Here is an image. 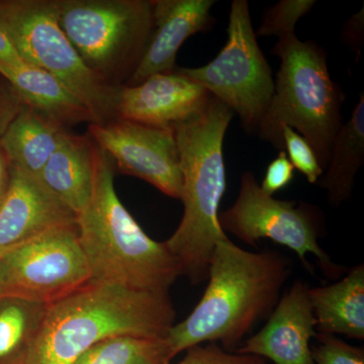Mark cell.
Returning <instances> with one entry per match:
<instances>
[{
	"mask_svg": "<svg viewBox=\"0 0 364 364\" xmlns=\"http://www.w3.org/2000/svg\"><path fill=\"white\" fill-rule=\"evenodd\" d=\"M176 318L168 293L90 282L48 305L26 364H73L92 345L116 335L162 338Z\"/></svg>",
	"mask_w": 364,
	"mask_h": 364,
	"instance_id": "2",
	"label": "cell"
},
{
	"mask_svg": "<svg viewBox=\"0 0 364 364\" xmlns=\"http://www.w3.org/2000/svg\"><path fill=\"white\" fill-rule=\"evenodd\" d=\"M90 282L77 224L51 230L0 256V298L51 305Z\"/></svg>",
	"mask_w": 364,
	"mask_h": 364,
	"instance_id": "10",
	"label": "cell"
},
{
	"mask_svg": "<svg viewBox=\"0 0 364 364\" xmlns=\"http://www.w3.org/2000/svg\"><path fill=\"white\" fill-rule=\"evenodd\" d=\"M0 25L21 59L49 72L82 100L95 124L117 119L119 88L86 68L59 25L56 0H0Z\"/></svg>",
	"mask_w": 364,
	"mask_h": 364,
	"instance_id": "7",
	"label": "cell"
},
{
	"mask_svg": "<svg viewBox=\"0 0 364 364\" xmlns=\"http://www.w3.org/2000/svg\"><path fill=\"white\" fill-rule=\"evenodd\" d=\"M272 54L279 57L280 67L257 136L280 151L282 128L296 130L312 146L325 170L342 126L345 102L343 90L330 75L327 53L315 41L301 42L294 35L279 39Z\"/></svg>",
	"mask_w": 364,
	"mask_h": 364,
	"instance_id": "5",
	"label": "cell"
},
{
	"mask_svg": "<svg viewBox=\"0 0 364 364\" xmlns=\"http://www.w3.org/2000/svg\"><path fill=\"white\" fill-rule=\"evenodd\" d=\"M308 289L303 280L294 282L282 294L264 327L234 352L274 364H314L311 341L317 330Z\"/></svg>",
	"mask_w": 364,
	"mask_h": 364,
	"instance_id": "13",
	"label": "cell"
},
{
	"mask_svg": "<svg viewBox=\"0 0 364 364\" xmlns=\"http://www.w3.org/2000/svg\"><path fill=\"white\" fill-rule=\"evenodd\" d=\"M363 162L364 95L361 92L351 117L340 127L327 167L316 183L325 189L333 208H339L350 200L356 174Z\"/></svg>",
	"mask_w": 364,
	"mask_h": 364,
	"instance_id": "20",
	"label": "cell"
},
{
	"mask_svg": "<svg viewBox=\"0 0 364 364\" xmlns=\"http://www.w3.org/2000/svg\"><path fill=\"white\" fill-rule=\"evenodd\" d=\"M26 63L21 59L20 53L14 46L13 40L9 37L6 28L0 25V64L6 65H18Z\"/></svg>",
	"mask_w": 364,
	"mask_h": 364,
	"instance_id": "30",
	"label": "cell"
},
{
	"mask_svg": "<svg viewBox=\"0 0 364 364\" xmlns=\"http://www.w3.org/2000/svg\"><path fill=\"white\" fill-rule=\"evenodd\" d=\"M312 346L314 364H364L363 347L354 346L335 335L316 334Z\"/></svg>",
	"mask_w": 364,
	"mask_h": 364,
	"instance_id": "25",
	"label": "cell"
},
{
	"mask_svg": "<svg viewBox=\"0 0 364 364\" xmlns=\"http://www.w3.org/2000/svg\"><path fill=\"white\" fill-rule=\"evenodd\" d=\"M88 135L126 176L148 182L170 198L181 200L182 176L173 130L128 119L90 124Z\"/></svg>",
	"mask_w": 364,
	"mask_h": 364,
	"instance_id": "11",
	"label": "cell"
},
{
	"mask_svg": "<svg viewBox=\"0 0 364 364\" xmlns=\"http://www.w3.org/2000/svg\"><path fill=\"white\" fill-rule=\"evenodd\" d=\"M282 141L284 150L294 168L305 176L309 183H317L324 170L321 167L312 146L298 132L289 127L282 128Z\"/></svg>",
	"mask_w": 364,
	"mask_h": 364,
	"instance_id": "24",
	"label": "cell"
},
{
	"mask_svg": "<svg viewBox=\"0 0 364 364\" xmlns=\"http://www.w3.org/2000/svg\"><path fill=\"white\" fill-rule=\"evenodd\" d=\"M215 0H153L152 35L140 63L127 86L176 69V56L188 38L214 25L210 9Z\"/></svg>",
	"mask_w": 364,
	"mask_h": 364,
	"instance_id": "15",
	"label": "cell"
},
{
	"mask_svg": "<svg viewBox=\"0 0 364 364\" xmlns=\"http://www.w3.org/2000/svg\"><path fill=\"white\" fill-rule=\"evenodd\" d=\"M176 70L238 114L246 133L257 135L274 93V81L258 45L247 0L232 2L227 43L214 60L198 68Z\"/></svg>",
	"mask_w": 364,
	"mask_h": 364,
	"instance_id": "8",
	"label": "cell"
},
{
	"mask_svg": "<svg viewBox=\"0 0 364 364\" xmlns=\"http://www.w3.org/2000/svg\"><path fill=\"white\" fill-rule=\"evenodd\" d=\"M114 178V161L97 146L92 196L77 215L79 241L90 282L168 293L182 277L181 265L164 242L150 238L124 207Z\"/></svg>",
	"mask_w": 364,
	"mask_h": 364,
	"instance_id": "4",
	"label": "cell"
},
{
	"mask_svg": "<svg viewBox=\"0 0 364 364\" xmlns=\"http://www.w3.org/2000/svg\"><path fill=\"white\" fill-rule=\"evenodd\" d=\"M364 39V13L363 9L345 23L342 40L351 50L355 52L356 56H360L361 47Z\"/></svg>",
	"mask_w": 364,
	"mask_h": 364,
	"instance_id": "29",
	"label": "cell"
},
{
	"mask_svg": "<svg viewBox=\"0 0 364 364\" xmlns=\"http://www.w3.org/2000/svg\"><path fill=\"white\" fill-rule=\"evenodd\" d=\"M11 172L0 208V256L51 230L77 224V215L37 176L14 166Z\"/></svg>",
	"mask_w": 364,
	"mask_h": 364,
	"instance_id": "14",
	"label": "cell"
},
{
	"mask_svg": "<svg viewBox=\"0 0 364 364\" xmlns=\"http://www.w3.org/2000/svg\"><path fill=\"white\" fill-rule=\"evenodd\" d=\"M0 75L20 95L23 105L69 130L80 123H95L85 102L49 72L28 63L0 64Z\"/></svg>",
	"mask_w": 364,
	"mask_h": 364,
	"instance_id": "17",
	"label": "cell"
},
{
	"mask_svg": "<svg viewBox=\"0 0 364 364\" xmlns=\"http://www.w3.org/2000/svg\"><path fill=\"white\" fill-rule=\"evenodd\" d=\"M166 338L116 335L97 342L73 364H170Z\"/></svg>",
	"mask_w": 364,
	"mask_h": 364,
	"instance_id": "22",
	"label": "cell"
},
{
	"mask_svg": "<svg viewBox=\"0 0 364 364\" xmlns=\"http://www.w3.org/2000/svg\"><path fill=\"white\" fill-rule=\"evenodd\" d=\"M212 95L174 70L159 73L140 85H123L117 97V119L173 130L205 109Z\"/></svg>",
	"mask_w": 364,
	"mask_h": 364,
	"instance_id": "12",
	"label": "cell"
},
{
	"mask_svg": "<svg viewBox=\"0 0 364 364\" xmlns=\"http://www.w3.org/2000/svg\"><path fill=\"white\" fill-rule=\"evenodd\" d=\"M23 105L20 95L11 83L0 75V139Z\"/></svg>",
	"mask_w": 364,
	"mask_h": 364,
	"instance_id": "28",
	"label": "cell"
},
{
	"mask_svg": "<svg viewBox=\"0 0 364 364\" xmlns=\"http://www.w3.org/2000/svg\"><path fill=\"white\" fill-rule=\"evenodd\" d=\"M291 273L289 260L279 251L253 252L230 238L218 242L202 299L165 336L172 359L205 343L236 350L255 326L272 315Z\"/></svg>",
	"mask_w": 364,
	"mask_h": 364,
	"instance_id": "1",
	"label": "cell"
},
{
	"mask_svg": "<svg viewBox=\"0 0 364 364\" xmlns=\"http://www.w3.org/2000/svg\"><path fill=\"white\" fill-rule=\"evenodd\" d=\"M219 224L225 234L253 247L268 239L291 249L310 272L313 268L306 259L308 254L315 256L328 277L338 279L345 270L318 244L326 234L322 210L303 200H282L267 195L251 171L242 173L238 196L219 214Z\"/></svg>",
	"mask_w": 364,
	"mask_h": 364,
	"instance_id": "9",
	"label": "cell"
},
{
	"mask_svg": "<svg viewBox=\"0 0 364 364\" xmlns=\"http://www.w3.org/2000/svg\"><path fill=\"white\" fill-rule=\"evenodd\" d=\"M308 298L318 333L364 339L363 263L334 284L309 287Z\"/></svg>",
	"mask_w": 364,
	"mask_h": 364,
	"instance_id": "18",
	"label": "cell"
},
{
	"mask_svg": "<svg viewBox=\"0 0 364 364\" xmlns=\"http://www.w3.org/2000/svg\"><path fill=\"white\" fill-rule=\"evenodd\" d=\"M59 25L98 79L112 87L130 80L154 26L153 0H56Z\"/></svg>",
	"mask_w": 364,
	"mask_h": 364,
	"instance_id": "6",
	"label": "cell"
},
{
	"mask_svg": "<svg viewBox=\"0 0 364 364\" xmlns=\"http://www.w3.org/2000/svg\"><path fill=\"white\" fill-rule=\"evenodd\" d=\"M11 166L9 158L0 146V208L6 200L11 183Z\"/></svg>",
	"mask_w": 364,
	"mask_h": 364,
	"instance_id": "31",
	"label": "cell"
},
{
	"mask_svg": "<svg viewBox=\"0 0 364 364\" xmlns=\"http://www.w3.org/2000/svg\"><path fill=\"white\" fill-rule=\"evenodd\" d=\"M234 116L212 95L200 114L173 129L184 210L176 232L164 243L193 284L207 280L215 244L229 238L220 227L219 208L227 186L223 145Z\"/></svg>",
	"mask_w": 364,
	"mask_h": 364,
	"instance_id": "3",
	"label": "cell"
},
{
	"mask_svg": "<svg viewBox=\"0 0 364 364\" xmlns=\"http://www.w3.org/2000/svg\"><path fill=\"white\" fill-rule=\"evenodd\" d=\"M97 145L90 135L67 131L38 178L75 213L90 202L95 186Z\"/></svg>",
	"mask_w": 364,
	"mask_h": 364,
	"instance_id": "16",
	"label": "cell"
},
{
	"mask_svg": "<svg viewBox=\"0 0 364 364\" xmlns=\"http://www.w3.org/2000/svg\"><path fill=\"white\" fill-rule=\"evenodd\" d=\"M67 129L23 105L0 139L11 166L39 177Z\"/></svg>",
	"mask_w": 364,
	"mask_h": 364,
	"instance_id": "19",
	"label": "cell"
},
{
	"mask_svg": "<svg viewBox=\"0 0 364 364\" xmlns=\"http://www.w3.org/2000/svg\"><path fill=\"white\" fill-rule=\"evenodd\" d=\"M317 1L315 0H280L265 9L256 37H289L296 35V26L306 16Z\"/></svg>",
	"mask_w": 364,
	"mask_h": 364,
	"instance_id": "23",
	"label": "cell"
},
{
	"mask_svg": "<svg viewBox=\"0 0 364 364\" xmlns=\"http://www.w3.org/2000/svg\"><path fill=\"white\" fill-rule=\"evenodd\" d=\"M48 305L0 298V364H26Z\"/></svg>",
	"mask_w": 364,
	"mask_h": 364,
	"instance_id": "21",
	"label": "cell"
},
{
	"mask_svg": "<svg viewBox=\"0 0 364 364\" xmlns=\"http://www.w3.org/2000/svg\"><path fill=\"white\" fill-rule=\"evenodd\" d=\"M294 170L286 151L280 150L277 158L268 164L264 178L261 182L263 193L273 196L286 188L293 181Z\"/></svg>",
	"mask_w": 364,
	"mask_h": 364,
	"instance_id": "27",
	"label": "cell"
},
{
	"mask_svg": "<svg viewBox=\"0 0 364 364\" xmlns=\"http://www.w3.org/2000/svg\"><path fill=\"white\" fill-rule=\"evenodd\" d=\"M177 364H267L258 356L225 350L215 343L196 345L186 350V356Z\"/></svg>",
	"mask_w": 364,
	"mask_h": 364,
	"instance_id": "26",
	"label": "cell"
}]
</instances>
